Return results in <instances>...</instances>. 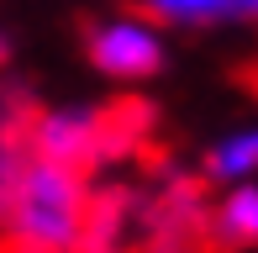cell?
<instances>
[{"instance_id":"obj_1","label":"cell","mask_w":258,"mask_h":253,"mask_svg":"<svg viewBox=\"0 0 258 253\" xmlns=\"http://www.w3.org/2000/svg\"><path fill=\"white\" fill-rule=\"evenodd\" d=\"M95 206L79 169L37 158L21 148L11 174L0 179V227L16 253H74L85 248Z\"/></svg>"},{"instance_id":"obj_2","label":"cell","mask_w":258,"mask_h":253,"mask_svg":"<svg viewBox=\"0 0 258 253\" xmlns=\"http://www.w3.org/2000/svg\"><path fill=\"white\" fill-rule=\"evenodd\" d=\"M169 58V32L143 11H116L90 27V64L116 85H143Z\"/></svg>"},{"instance_id":"obj_3","label":"cell","mask_w":258,"mask_h":253,"mask_svg":"<svg viewBox=\"0 0 258 253\" xmlns=\"http://www.w3.org/2000/svg\"><path fill=\"white\" fill-rule=\"evenodd\" d=\"M105 143H111V121H105L95 106H63V111H48V116L32 121L27 153L69 164V169L85 174V169L105 153Z\"/></svg>"},{"instance_id":"obj_4","label":"cell","mask_w":258,"mask_h":253,"mask_svg":"<svg viewBox=\"0 0 258 253\" xmlns=\"http://www.w3.org/2000/svg\"><path fill=\"white\" fill-rule=\"evenodd\" d=\"M143 16H153L163 32H221L248 27L258 16V0H137Z\"/></svg>"},{"instance_id":"obj_5","label":"cell","mask_w":258,"mask_h":253,"mask_svg":"<svg viewBox=\"0 0 258 253\" xmlns=\"http://www.w3.org/2000/svg\"><path fill=\"white\" fill-rule=\"evenodd\" d=\"M206 232L221 248H248L258 237V185H221V195L206 211Z\"/></svg>"},{"instance_id":"obj_6","label":"cell","mask_w":258,"mask_h":253,"mask_svg":"<svg viewBox=\"0 0 258 253\" xmlns=\"http://www.w3.org/2000/svg\"><path fill=\"white\" fill-rule=\"evenodd\" d=\"M206 174L216 179V185H248V179L258 174V132H253L248 121L232 126V132H221L216 143H211Z\"/></svg>"}]
</instances>
